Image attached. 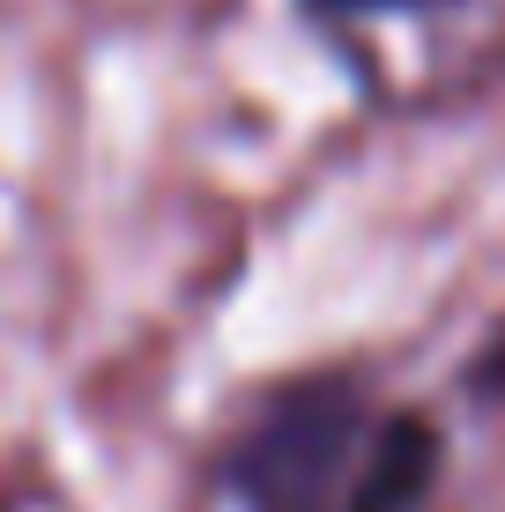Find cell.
<instances>
[{"instance_id":"obj_1","label":"cell","mask_w":505,"mask_h":512,"mask_svg":"<svg viewBox=\"0 0 505 512\" xmlns=\"http://www.w3.org/2000/svg\"><path fill=\"white\" fill-rule=\"evenodd\" d=\"M446 438L416 409H379L350 372L275 386L223 453L246 512H439Z\"/></svg>"},{"instance_id":"obj_2","label":"cell","mask_w":505,"mask_h":512,"mask_svg":"<svg viewBox=\"0 0 505 512\" xmlns=\"http://www.w3.org/2000/svg\"><path fill=\"white\" fill-rule=\"evenodd\" d=\"M468 394L483 401H505V327H491V342L468 357Z\"/></svg>"},{"instance_id":"obj_3","label":"cell","mask_w":505,"mask_h":512,"mask_svg":"<svg viewBox=\"0 0 505 512\" xmlns=\"http://www.w3.org/2000/svg\"><path fill=\"white\" fill-rule=\"evenodd\" d=\"M320 15H387V8H431V0H312Z\"/></svg>"}]
</instances>
